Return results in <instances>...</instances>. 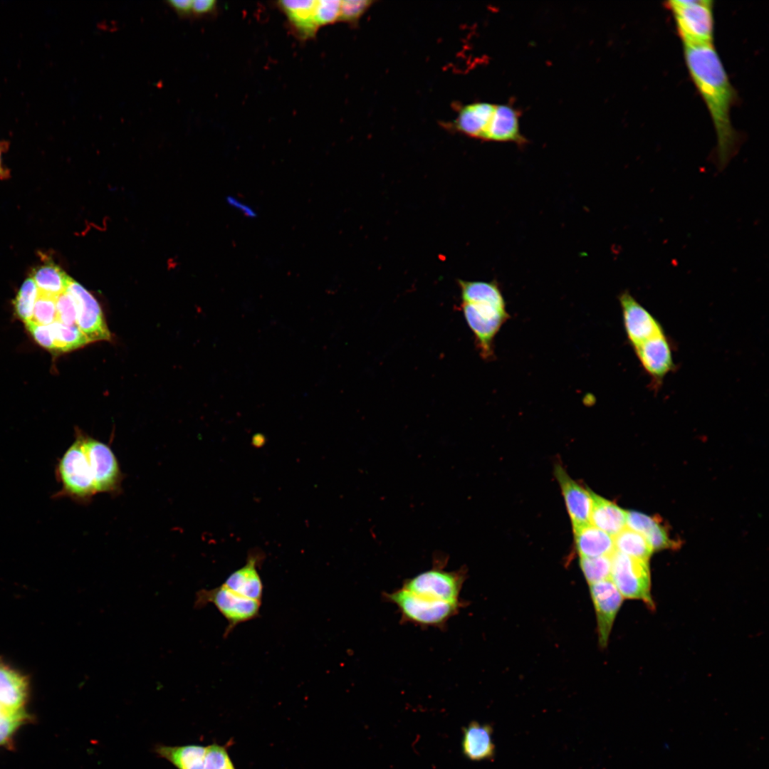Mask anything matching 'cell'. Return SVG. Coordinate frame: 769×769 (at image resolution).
<instances>
[{"label": "cell", "instance_id": "7402d4cb", "mask_svg": "<svg viewBox=\"0 0 769 769\" xmlns=\"http://www.w3.org/2000/svg\"><path fill=\"white\" fill-rule=\"evenodd\" d=\"M256 565L257 558H249L246 565L232 572L223 585L243 597L261 601L263 586Z\"/></svg>", "mask_w": 769, "mask_h": 769}, {"label": "cell", "instance_id": "30bf717a", "mask_svg": "<svg viewBox=\"0 0 769 769\" xmlns=\"http://www.w3.org/2000/svg\"><path fill=\"white\" fill-rule=\"evenodd\" d=\"M73 298L77 307L76 325L90 342L110 340L101 307L95 297L73 278L66 290Z\"/></svg>", "mask_w": 769, "mask_h": 769}, {"label": "cell", "instance_id": "f35d334b", "mask_svg": "<svg viewBox=\"0 0 769 769\" xmlns=\"http://www.w3.org/2000/svg\"><path fill=\"white\" fill-rule=\"evenodd\" d=\"M216 1L214 0H194L192 1V15L204 16L215 11Z\"/></svg>", "mask_w": 769, "mask_h": 769}, {"label": "cell", "instance_id": "603a6c76", "mask_svg": "<svg viewBox=\"0 0 769 769\" xmlns=\"http://www.w3.org/2000/svg\"><path fill=\"white\" fill-rule=\"evenodd\" d=\"M155 753L177 769H204L206 747L199 745L169 746L157 745Z\"/></svg>", "mask_w": 769, "mask_h": 769}, {"label": "cell", "instance_id": "b9f144b4", "mask_svg": "<svg viewBox=\"0 0 769 769\" xmlns=\"http://www.w3.org/2000/svg\"><path fill=\"white\" fill-rule=\"evenodd\" d=\"M5 709H6V708H5L4 707H3V706H2V705H1V703H0V711H4V710H5ZM8 710H9V709H8Z\"/></svg>", "mask_w": 769, "mask_h": 769}, {"label": "cell", "instance_id": "ba28073f", "mask_svg": "<svg viewBox=\"0 0 769 769\" xmlns=\"http://www.w3.org/2000/svg\"><path fill=\"white\" fill-rule=\"evenodd\" d=\"M209 603L213 604L228 622L224 635L227 636L239 624L259 615L261 601L243 597L222 584L211 590H201L197 593L196 608L204 607Z\"/></svg>", "mask_w": 769, "mask_h": 769}, {"label": "cell", "instance_id": "52a82bcc", "mask_svg": "<svg viewBox=\"0 0 769 769\" xmlns=\"http://www.w3.org/2000/svg\"><path fill=\"white\" fill-rule=\"evenodd\" d=\"M611 558L610 579L624 599L640 600L649 610H654L655 604L651 594L649 562L629 557L616 550Z\"/></svg>", "mask_w": 769, "mask_h": 769}, {"label": "cell", "instance_id": "e0dca14e", "mask_svg": "<svg viewBox=\"0 0 769 769\" xmlns=\"http://www.w3.org/2000/svg\"><path fill=\"white\" fill-rule=\"evenodd\" d=\"M462 752L472 761L491 760L495 755L493 728L489 724L472 721L463 730Z\"/></svg>", "mask_w": 769, "mask_h": 769}, {"label": "cell", "instance_id": "44dd1931", "mask_svg": "<svg viewBox=\"0 0 769 769\" xmlns=\"http://www.w3.org/2000/svg\"><path fill=\"white\" fill-rule=\"evenodd\" d=\"M28 694V682L20 673L0 664V703L6 709H23Z\"/></svg>", "mask_w": 769, "mask_h": 769}, {"label": "cell", "instance_id": "7a4b0ae2", "mask_svg": "<svg viewBox=\"0 0 769 769\" xmlns=\"http://www.w3.org/2000/svg\"><path fill=\"white\" fill-rule=\"evenodd\" d=\"M462 310L476 347L485 360L494 357V339L509 319L502 291L495 281H459Z\"/></svg>", "mask_w": 769, "mask_h": 769}, {"label": "cell", "instance_id": "8992f818", "mask_svg": "<svg viewBox=\"0 0 769 769\" xmlns=\"http://www.w3.org/2000/svg\"><path fill=\"white\" fill-rule=\"evenodd\" d=\"M57 473L63 495L85 503L97 493L81 434L60 459Z\"/></svg>", "mask_w": 769, "mask_h": 769}, {"label": "cell", "instance_id": "3957f363", "mask_svg": "<svg viewBox=\"0 0 769 769\" xmlns=\"http://www.w3.org/2000/svg\"><path fill=\"white\" fill-rule=\"evenodd\" d=\"M448 557L435 553L430 569L404 580L402 587L424 598L451 603L462 602L461 588L466 579V569L445 570Z\"/></svg>", "mask_w": 769, "mask_h": 769}, {"label": "cell", "instance_id": "4316f807", "mask_svg": "<svg viewBox=\"0 0 769 769\" xmlns=\"http://www.w3.org/2000/svg\"><path fill=\"white\" fill-rule=\"evenodd\" d=\"M38 295V288L31 277L21 285L13 301L16 317L25 324L31 321L33 308Z\"/></svg>", "mask_w": 769, "mask_h": 769}, {"label": "cell", "instance_id": "9a60e30c", "mask_svg": "<svg viewBox=\"0 0 769 769\" xmlns=\"http://www.w3.org/2000/svg\"><path fill=\"white\" fill-rule=\"evenodd\" d=\"M483 140L498 142L524 143L525 139L520 130L518 111L508 104L495 105Z\"/></svg>", "mask_w": 769, "mask_h": 769}, {"label": "cell", "instance_id": "e575fe53", "mask_svg": "<svg viewBox=\"0 0 769 769\" xmlns=\"http://www.w3.org/2000/svg\"><path fill=\"white\" fill-rule=\"evenodd\" d=\"M644 537L647 540L653 551L674 546V542L669 538V535L666 533V529L661 524L659 518Z\"/></svg>", "mask_w": 769, "mask_h": 769}, {"label": "cell", "instance_id": "60d3db41", "mask_svg": "<svg viewBox=\"0 0 769 769\" xmlns=\"http://www.w3.org/2000/svg\"><path fill=\"white\" fill-rule=\"evenodd\" d=\"M1 146H0V176L4 172V169H3V167H2V165H1Z\"/></svg>", "mask_w": 769, "mask_h": 769}, {"label": "cell", "instance_id": "7c38bea8", "mask_svg": "<svg viewBox=\"0 0 769 769\" xmlns=\"http://www.w3.org/2000/svg\"><path fill=\"white\" fill-rule=\"evenodd\" d=\"M644 371L654 387H659L664 377L675 368L672 345L665 332L633 348Z\"/></svg>", "mask_w": 769, "mask_h": 769}, {"label": "cell", "instance_id": "8d00e7d4", "mask_svg": "<svg viewBox=\"0 0 769 769\" xmlns=\"http://www.w3.org/2000/svg\"><path fill=\"white\" fill-rule=\"evenodd\" d=\"M25 325L31 335L38 345L50 351L56 352L48 325H40L32 321Z\"/></svg>", "mask_w": 769, "mask_h": 769}, {"label": "cell", "instance_id": "2e32d148", "mask_svg": "<svg viewBox=\"0 0 769 769\" xmlns=\"http://www.w3.org/2000/svg\"><path fill=\"white\" fill-rule=\"evenodd\" d=\"M317 1H279V9L287 17L291 26L302 40L313 38L319 27L315 20Z\"/></svg>", "mask_w": 769, "mask_h": 769}, {"label": "cell", "instance_id": "ab89813d", "mask_svg": "<svg viewBox=\"0 0 769 769\" xmlns=\"http://www.w3.org/2000/svg\"><path fill=\"white\" fill-rule=\"evenodd\" d=\"M192 0H169L167 4L180 16L187 17L192 15Z\"/></svg>", "mask_w": 769, "mask_h": 769}, {"label": "cell", "instance_id": "f546056e", "mask_svg": "<svg viewBox=\"0 0 769 769\" xmlns=\"http://www.w3.org/2000/svg\"><path fill=\"white\" fill-rule=\"evenodd\" d=\"M56 298L38 293L31 321L49 325L57 320Z\"/></svg>", "mask_w": 769, "mask_h": 769}, {"label": "cell", "instance_id": "4dcf8cb0", "mask_svg": "<svg viewBox=\"0 0 769 769\" xmlns=\"http://www.w3.org/2000/svg\"><path fill=\"white\" fill-rule=\"evenodd\" d=\"M374 3L372 0H345L340 1L339 21L357 23Z\"/></svg>", "mask_w": 769, "mask_h": 769}, {"label": "cell", "instance_id": "ffe728a7", "mask_svg": "<svg viewBox=\"0 0 769 769\" xmlns=\"http://www.w3.org/2000/svg\"><path fill=\"white\" fill-rule=\"evenodd\" d=\"M592 497L590 523L614 537L626 527L627 511L593 492Z\"/></svg>", "mask_w": 769, "mask_h": 769}, {"label": "cell", "instance_id": "cb8c5ba5", "mask_svg": "<svg viewBox=\"0 0 769 769\" xmlns=\"http://www.w3.org/2000/svg\"><path fill=\"white\" fill-rule=\"evenodd\" d=\"M38 293L58 297L66 291L71 278L58 265L51 261L34 268L31 272Z\"/></svg>", "mask_w": 769, "mask_h": 769}, {"label": "cell", "instance_id": "d6986e66", "mask_svg": "<svg viewBox=\"0 0 769 769\" xmlns=\"http://www.w3.org/2000/svg\"><path fill=\"white\" fill-rule=\"evenodd\" d=\"M494 108L495 104L485 102L465 105L455 120L456 130L469 137L483 140Z\"/></svg>", "mask_w": 769, "mask_h": 769}, {"label": "cell", "instance_id": "6da1fadb", "mask_svg": "<svg viewBox=\"0 0 769 769\" xmlns=\"http://www.w3.org/2000/svg\"><path fill=\"white\" fill-rule=\"evenodd\" d=\"M683 47L689 73L713 122L717 138L718 164L722 169L736 153L739 143V137L731 119L736 91L713 43L683 45Z\"/></svg>", "mask_w": 769, "mask_h": 769}, {"label": "cell", "instance_id": "277c9868", "mask_svg": "<svg viewBox=\"0 0 769 769\" xmlns=\"http://www.w3.org/2000/svg\"><path fill=\"white\" fill-rule=\"evenodd\" d=\"M383 599L397 607L403 622L425 627H445L463 605V602L451 603L424 598L402 587L390 592H384Z\"/></svg>", "mask_w": 769, "mask_h": 769}, {"label": "cell", "instance_id": "5bb4252c", "mask_svg": "<svg viewBox=\"0 0 769 769\" xmlns=\"http://www.w3.org/2000/svg\"><path fill=\"white\" fill-rule=\"evenodd\" d=\"M555 474L564 496L573 529L590 524L592 491L572 480L560 465L555 466Z\"/></svg>", "mask_w": 769, "mask_h": 769}, {"label": "cell", "instance_id": "5b68a950", "mask_svg": "<svg viewBox=\"0 0 769 769\" xmlns=\"http://www.w3.org/2000/svg\"><path fill=\"white\" fill-rule=\"evenodd\" d=\"M671 12L683 45L711 44L714 21L711 0H671L664 4Z\"/></svg>", "mask_w": 769, "mask_h": 769}, {"label": "cell", "instance_id": "d6a6232c", "mask_svg": "<svg viewBox=\"0 0 769 769\" xmlns=\"http://www.w3.org/2000/svg\"><path fill=\"white\" fill-rule=\"evenodd\" d=\"M57 320L66 325H76L77 307L72 295L66 291L56 298Z\"/></svg>", "mask_w": 769, "mask_h": 769}, {"label": "cell", "instance_id": "74e56055", "mask_svg": "<svg viewBox=\"0 0 769 769\" xmlns=\"http://www.w3.org/2000/svg\"><path fill=\"white\" fill-rule=\"evenodd\" d=\"M227 204L232 209L238 211L241 214L249 219L256 218L257 212L249 204L233 196H228L226 199Z\"/></svg>", "mask_w": 769, "mask_h": 769}, {"label": "cell", "instance_id": "83f0119b", "mask_svg": "<svg viewBox=\"0 0 769 769\" xmlns=\"http://www.w3.org/2000/svg\"><path fill=\"white\" fill-rule=\"evenodd\" d=\"M611 556L580 558V565L589 585L610 579L612 570Z\"/></svg>", "mask_w": 769, "mask_h": 769}, {"label": "cell", "instance_id": "484cf974", "mask_svg": "<svg viewBox=\"0 0 769 769\" xmlns=\"http://www.w3.org/2000/svg\"><path fill=\"white\" fill-rule=\"evenodd\" d=\"M48 326L56 352H66L90 343L77 325H66L56 320Z\"/></svg>", "mask_w": 769, "mask_h": 769}, {"label": "cell", "instance_id": "8fae6325", "mask_svg": "<svg viewBox=\"0 0 769 769\" xmlns=\"http://www.w3.org/2000/svg\"><path fill=\"white\" fill-rule=\"evenodd\" d=\"M624 331L632 348L664 333L659 321L628 291L619 297Z\"/></svg>", "mask_w": 769, "mask_h": 769}, {"label": "cell", "instance_id": "ac0fdd59", "mask_svg": "<svg viewBox=\"0 0 769 769\" xmlns=\"http://www.w3.org/2000/svg\"><path fill=\"white\" fill-rule=\"evenodd\" d=\"M575 546L580 558L612 555L614 538L591 523L573 529Z\"/></svg>", "mask_w": 769, "mask_h": 769}, {"label": "cell", "instance_id": "1f68e13d", "mask_svg": "<svg viewBox=\"0 0 769 769\" xmlns=\"http://www.w3.org/2000/svg\"><path fill=\"white\" fill-rule=\"evenodd\" d=\"M204 769H235L225 747L216 743L206 747Z\"/></svg>", "mask_w": 769, "mask_h": 769}, {"label": "cell", "instance_id": "d4e9b609", "mask_svg": "<svg viewBox=\"0 0 769 769\" xmlns=\"http://www.w3.org/2000/svg\"><path fill=\"white\" fill-rule=\"evenodd\" d=\"M613 538L616 551L649 562L653 550L642 535L625 527Z\"/></svg>", "mask_w": 769, "mask_h": 769}, {"label": "cell", "instance_id": "d590c367", "mask_svg": "<svg viewBox=\"0 0 769 769\" xmlns=\"http://www.w3.org/2000/svg\"><path fill=\"white\" fill-rule=\"evenodd\" d=\"M658 519L639 512L627 511L626 526L644 536Z\"/></svg>", "mask_w": 769, "mask_h": 769}, {"label": "cell", "instance_id": "836d02e7", "mask_svg": "<svg viewBox=\"0 0 769 769\" xmlns=\"http://www.w3.org/2000/svg\"><path fill=\"white\" fill-rule=\"evenodd\" d=\"M340 1L338 0H319L315 6V20L318 26L339 21Z\"/></svg>", "mask_w": 769, "mask_h": 769}, {"label": "cell", "instance_id": "f1b7e54d", "mask_svg": "<svg viewBox=\"0 0 769 769\" xmlns=\"http://www.w3.org/2000/svg\"><path fill=\"white\" fill-rule=\"evenodd\" d=\"M27 718L28 714L24 708L18 711L5 709L0 711V746L10 741Z\"/></svg>", "mask_w": 769, "mask_h": 769}, {"label": "cell", "instance_id": "4fadbf2b", "mask_svg": "<svg viewBox=\"0 0 769 769\" xmlns=\"http://www.w3.org/2000/svg\"><path fill=\"white\" fill-rule=\"evenodd\" d=\"M589 586L596 614L599 645L605 648L624 597L611 579Z\"/></svg>", "mask_w": 769, "mask_h": 769}, {"label": "cell", "instance_id": "9c48e42d", "mask_svg": "<svg viewBox=\"0 0 769 769\" xmlns=\"http://www.w3.org/2000/svg\"><path fill=\"white\" fill-rule=\"evenodd\" d=\"M81 436L97 493H119L123 475L115 454L105 443Z\"/></svg>", "mask_w": 769, "mask_h": 769}]
</instances>
